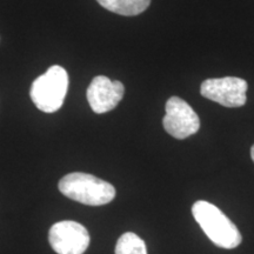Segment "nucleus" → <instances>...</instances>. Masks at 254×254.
Returning a JSON list of instances; mask_svg holds the SVG:
<instances>
[{
  "mask_svg": "<svg viewBox=\"0 0 254 254\" xmlns=\"http://www.w3.org/2000/svg\"><path fill=\"white\" fill-rule=\"evenodd\" d=\"M192 214L215 246L232 250L240 245L243 237L239 230L217 206L199 200L192 206Z\"/></svg>",
  "mask_w": 254,
  "mask_h": 254,
  "instance_id": "nucleus-1",
  "label": "nucleus"
},
{
  "mask_svg": "<svg viewBox=\"0 0 254 254\" xmlns=\"http://www.w3.org/2000/svg\"><path fill=\"white\" fill-rule=\"evenodd\" d=\"M59 190L74 201L87 206H103L112 201L116 189L110 183L82 172H73L62 178Z\"/></svg>",
  "mask_w": 254,
  "mask_h": 254,
  "instance_id": "nucleus-2",
  "label": "nucleus"
},
{
  "mask_svg": "<svg viewBox=\"0 0 254 254\" xmlns=\"http://www.w3.org/2000/svg\"><path fill=\"white\" fill-rule=\"evenodd\" d=\"M68 88V74L59 65H53L45 74L38 77L31 86L34 105L45 113L57 112L63 106Z\"/></svg>",
  "mask_w": 254,
  "mask_h": 254,
  "instance_id": "nucleus-3",
  "label": "nucleus"
},
{
  "mask_svg": "<svg viewBox=\"0 0 254 254\" xmlns=\"http://www.w3.org/2000/svg\"><path fill=\"white\" fill-rule=\"evenodd\" d=\"M166 114L163 119L165 131L173 138L183 139L195 134L200 128V119L194 110L179 97H171L167 100Z\"/></svg>",
  "mask_w": 254,
  "mask_h": 254,
  "instance_id": "nucleus-4",
  "label": "nucleus"
},
{
  "mask_svg": "<svg viewBox=\"0 0 254 254\" xmlns=\"http://www.w3.org/2000/svg\"><path fill=\"white\" fill-rule=\"evenodd\" d=\"M49 241L58 254H84L90 245V233L79 222L59 221L50 228Z\"/></svg>",
  "mask_w": 254,
  "mask_h": 254,
  "instance_id": "nucleus-5",
  "label": "nucleus"
},
{
  "mask_svg": "<svg viewBox=\"0 0 254 254\" xmlns=\"http://www.w3.org/2000/svg\"><path fill=\"white\" fill-rule=\"evenodd\" d=\"M247 82L237 77L207 79L200 86V93L206 99L225 107H241L246 104Z\"/></svg>",
  "mask_w": 254,
  "mask_h": 254,
  "instance_id": "nucleus-6",
  "label": "nucleus"
},
{
  "mask_svg": "<svg viewBox=\"0 0 254 254\" xmlns=\"http://www.w3.org/2000/svg\"><path fill=\"white\" fill-rule=\"evenodd\" d=\"M125 87L120 81H112L105 75H98L87 88V100L94 113L110 112L122 101Z\"/></svg>",
  "mask_w": 254,
  "mask_h": 254,
  "instance_id": "nucleus-7",
  "label": "nucleus"
},
{
  "mask_svg": "<svg viewBox=\"0 0 254 254\" xmlns=\"http://www.w3.org/2000/svg\"><path fill=\"white\" fill-rule=\"evenodd\" d=\"M104 8L113 13L133 17L147 9L151 0H97Z\"/></svg>",
  "mask_w": 254,
  "mask_h": 254,
  "instance_id": "nucleus-8",
  "label": "nucleus"
},
{
  "mask_svg": "<svg viewBox=\"0 0 254 254\" xmlns=\"http://www.w3.org/2000/svg\"><path fill=\"white\" fill-rule=\"evenodd\" d=\"M116 254H147L145 241L132 232L124 233L117 241Z\"/></svg>",
  "mask_w": 254,
  "mask_h": 254,
  "instance_id": "nucleus-9",
  "label": "nucleus"
},
{
  "mask_svg": "<svg viewBox=\"0 0 254 254\" xmlns=\"http://www.w3.org/2000/svg\"><path fill=\"white\" fill-rule=\"evenodd\" d=\"M251 158H252V160L254 161V145L252 146V148H251Z\"/></svg>",
  "mask_w": 254,
  "mask_h": 254,
  "instance_id": "nucleus-10",
  "label": "nucleus"
}]
</instances>
